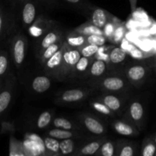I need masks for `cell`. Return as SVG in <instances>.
I'll return each instance as SVG.
<instances>
[{
    "mask_svg": "<svg viewBox=\"0 0 156 156\" xmlns=\"http://www.w3.org/2000/svg\"><path fill=\"white\" fill-rule=\"evenodd\" d=\"M78 121L90 133L94 134L95 136L105 135L107 133L106 126L104 124L103 122L98 118L94 114H88V113H80L77 115Z\"/></svg>",
    "mask_w": 156,
    "mask_h": 156,
    "instance_id": "obj_9",
    "label": "cell"
},
{
    "mask_svg": "<svg viewBox=\"0 0 156 156\" xmlns=\"http://www.w3.org/2000/svg\"><path fill=\"white\" fill-rule=\"evenodd\" d=\"M66 5L76 9L79 12L87 16L89 11L94 5L88 0H62Z\"/></svg>",
    "mask_w": 156,
    "mask_h": 156,
    "instance_id": "obj_28",
    "label": "cell"
},
{
    "mask_svg": "<svg viewBox=\"0 0 156 156\" xmlns=\"http://www.w3.org/2000/svg\"><path fill=\"white\" fill-rule=\"evenodd\" d=\"M107 140L105 136H101L96 140H91L88 143H85L83 146L77 148L76 150L73 152L71 156H91L94 155L98 152L102 143Z\"/></svg>",
    "mask_w": 156,
    "mask_h": 156,
    "instance_id": "obj_19",
    "label": "cell"
},
{
    "mask_svg": "<svg viewBox=\"0 0 156 156\" xmlns=\"http://www.w3.org/2000/svg\"><path fill=\"white\" fill-rule=\"evenodd\" d=\"M85 83L95 91L108 93H129L133 88L123 73L114 72H108L100 79Z\"/></svg>",
    "mask_w": 156,
    "mask_h": 156,
    "instance_id": "obj_1",
    "label": "cell"
},
{
    "mask_svg": "<svg viewBox=\"0 0 156 156\" xmlns=\"http://www.w3.org/2000/svg\"><path fill=\"white\" fill-rule=\"evenodd\" d=\"M9 156H27L22 142L13 135H11L9 139Z\"/></svg>",
    "mask_w": 156,
    "mask_h": 156,
    "instance_id": "obj_33",
    "label": "cell"
},
{
    "mask_svg": "<svg viewBox=\"0 0 156 156\" xmlns=\"http://www.w3.org/2000/svg\"><path fill=\"white\" fill-rule=\"evenodd\" d=\"M90 105H91V108L94 109V111H97L99 114H102L104 116H106V117H111V118H114L116 117L115 114L112 112L111 110L108 108V106L105 105L103 102H101V101L97 100V99L94 98L93 100H91L90 101Z\"/></svg>",
    "mask_w": 156,
    "mask_h": 156,
    "instance_id": "obj_36",
    "label": "cell"
},
{
    "mask_svg": "<svg viewBox=\"0 0 156 156\" xmlns=\"http://www.w3.org/2000/svg\"><path fill=\"white\" fill-rule=\"evenodd\" d=\"M155 152L156 145L154 143L152 136L146 137L142 143L140 156H155Z\"/></svg>",
    "mask_w": 156,
    "mask_h": 156,
    "instance_id": "obj_35",
    "label": "cell"
},
{
    "mask_svg": "<svg viewBox=\"0 0 156 156\" xmlns=\"http://www.w3.org/2000/svg\"><path fill=\"white\" fill-rule=\"evenodd\" d=\"M126 33V27L122 21H120L117 24L114 30V34L111 38V43L114 44H120L123 41Z\"/></svg>",
    "mask_w": 156,
    "mask_h": 156,
    "instance_id": "obj_37",
    "label": "cell"
},
{
    "mask_svg": "<svg viewBox=\"0 0 156 156\" xmlns=\"http://www.w3.org/2000/svg\"><path fill=\"white\" fill-rule=\"evenodd\" d=\"M152 70H153V71L155 72V74H156V68H155V69H152Z\"/></svg>",
    "mask_w": 156,
    "mask_h": 156,
    "instance_id": "obj_49",
    "label": "cell"
},
{
    "mask_svg": "<svg viewBox=\"0 0 156 156\" xmlns=\"http://www.w3.org/2000/svg\"><path fill=\"white\" fill-rule=\"evenodd\" d=\"M26 0H13L14 3H15L16 5H18L19 7H21V5H22L23 2H24Z\"/></svg>",
    "mask_w": 156,
    "mask_h": 156,
    "instance_id": "obj_47",
    "label": "cell"
},
{
    "mask_svg": "<svg viewBox=\"0 0 156 156\" xmlns=\"http://www.w3.org/2000/svg\"><path fill=\"white\" fill-rule=\"evenodd\" d=\"M115 156H136L137 143L129 140H117Z\"/></svg>",
    "mask_w": 156,
    "mask_h": 156,
    "instance_id": "obj_22",
    "label": "cell"
},
{
    "mask_svg": "<svg viewBox=\"0 0 156 156\" xmlns=\"http://www.w3.org/2000/svg\"><path fill=\"white\" fill-rule=\"evenodd\" d=\"M94 98L103 102L116 116L122 117L130 97L129 93L102 92V94L98 95V97Z\"/></svg>",
    "mask_w": 156,
    "mask_h": 156,
    "instance_id": "obj_5",
    "label": "cell"
},
{
    "mask_svg": "<svg viewBox=\"0 0 156 156\" xmlns=\"http://www.w3.org/2000/svg\"><path fill=\"white\" fill-rule=\"evenodd\" d=\"M22 143L27 156H50L46 150L43 139L36 134L26 135Z\"/></svg>",
    "mask_w": 156,
    "mask_h": 156,
    "instance_id": "obj_12",
    "label": "cell"
},
{
    "mask_svg": "<svg viewBox=\"0 0 156 156\" xmlns=\"http://www.w3.org/2000/svg\"><path fill=\"white\" fill-rule=\"evenodd\" d=\"M15 77L9 76L2 88H0V117L4 114L10 106L13 98Z\"/></svg>",
    "mask_w": 156,
    "mask_h": 156,
    "instance_id": "obj_14",
    "label": "cell"
},
{
    "mask_svg": "<svg viewBox=\"0 0 156 156\" xmlns=\"http://www.w3.org/2000/svg\"><path fill=\"white\" fill-rule=\"evenodd\" d=\"M76 139L59 140V156H71L76 150Z\"/></svg>",
    "mask_w": 156,
    "mask_h": 156,
    "instance_id": "obj_32",
    "label": "cell"
},
{
    "mask_svg": "<svg viewBox=\"0 0 156 156\" xmlns=\"http://www.w3.org/2000/svg\"><path fill=\"white\" fill-rule=\"evenodd\" d=\"M66 34V32L56 23L45 34L36 41L34 48L37 57L49 46L65 37Z\"/></svg>",
    "mask_w": 156,
    "mask_h": 156,
    "instance_id": "obj_8",
    "label": "cell"
},
{
    "mask_svg": "<svg viewBox=\"0 0 156 156\" xmlns=\"http://www.w3.org/2000/svg\"><path fill=\"white\" fill-rule=\"evenodd\" d=\"M54 118V114L51 111H45L41 113L36 120L35 126L38 129H44L50 127Z\"/></svg>",
    "mask_w": 156,
    "mask_h": 156,
    "instance_id": "obj_31",
    "label": "cell"
},
{
    "mask_svg": "<svg viewBox=\"0 0 156 156\" xmlns=\"http://www.w3.org/2000/svg\"><path fill=\"white\" fill-rule=\"evenodd\" d=\"M108 73V69L106 62L94 58L88 69V76H87V79H85V82L100 79Z\"/></svg>",
    "mask_w": 156,
    "mask_h": 156,
    "instance_id": "obj_20",
    "label": "cell"
},
{
    "mask_svg": "<svg viewBox=\"0 0 156 156\" xmlns=\"http://www.w3.org/2000/svg\"><path fill=\"white\" fill-rule=\"evenodd\" d=\"M64 41H65V37L59 40V41L54 43V44H51V45L49 46L47 48H46L45 50L37 57L38 59V60H39L41 66H42L47 59H50L52 56H53L56 52L59 51V50L62 48V45H63L64 44Z\"/></svg>",
    "mask_w": 156,
    "mask_h": 156,
    "instance_id": "obj_27",
    "label": "cell"
},
{
    "mask_svg": "<svg viewBox=\"0 0 156 156\" xmlns=\"http://www.w3.org/2000/svg\"><path fill=\"white\" fill-rule=\"evenodd\" d=\"M146 62H147V64L150 66L152 69L156 68V56L153 58H150V59H148V60H146Z\"/></svg>",
    "mask_w": 156,
    "mask_h": 156,
    "instance_id": "obj_45",
    "label": "cell"
},
{
    "mask_svg": "<svg viewBox=\"0 0 156 156\" xmlns=\"http://www.w3.org/2000/svg\"><path fill=\"white\" fill-rule=\"evenodd\" d=\"M44 146L50 156H59V140L46 136L43 138Z\"/></svg>",
    "mask_w": 156,
    "mask_h": 156,
    "instance_id": "obj_34",
    "label": "cell"
},
{
    "mask_svg": "<svg viewBox=\"0 0 156 156\" xmlns=\"http://www.w3.org/2000/svg\"><path fill=\"white\" fill-rule=\"evenodd\" d=\"M39 2L47 8H53L56 5L58 0H39Z\"/></svg>",
    "mask_w": 156,
    "mask_h": 156,
    "instance_id": "obj_44",
    "label": "cell"
},
{
    "mask_svg": "<svg viewBox=\"0 0 156 156\" xmlns=\"http://www.w3.org/2000/svg\"><path fill=\"white\" fill-rule=\"evenodd\" d=\"M107 42H108V40L106 39V37L104 35L93 34L86 37L87 44H93V45H96L98 47L105 45Z\"/></svg>",
    "mask_w": 156,
    "mask_h": 156,
    "instance_id": "obj_41",
    "label": "cell"
},
{
    "mask_svg": "<svg viewBox=\"0 0 156 156\" xmlns=\"http://www.w3.org/2000/svg\"><path fill=\"white\" fill-rule=\"evenodd\" d=\"M74 30L85 37H88L93 34L103 35V30H102V29L94 26L89 21L81 24L80 26L75 28Z\"/></svg>",
    "mask_w": 156,
    "mask_h": 156,
    "instance_id": "obj_30",
    "label": "cell"
},
{
    "mask_svg": "<svg viewBox=\"0 0 156 156\" xmlns=\"http://www.w3.org/2000/svg\"><path fill=\"white\" fill-rule=\"evenodd\" d=\"M5 26H6V21L5 18V15L0 7V38L2 37L5 32Z\"/></svg>",
    "mask_w": 156,
    "mask_h": 156,
    "instance_id": "obj_43",
    "label": "cell"
},
{
    "mask_svg": "<svg viewBox=\"0 0 156 156\" xmlns=\"http://www.w3.org/2000/svg\"><path fill=\"white\" fill-rule=\"evenodd\" d=\"M95 90L91 87L76 88L59 91L55 98V103L57 105L79 104L89 97Z\"/></svg>",
    "mask_w": 156,
    "mask_h": 156,
    "instance_id": "obj_7",
    "label": "cell"
},
{
    "mask_svg": "<svg viewBox=\"0 0 156 156\" xmlns=\"http://www.w3.org/2000/svg\"><path fill=\"white\" fill-rule=\"evenodd\" d=\"M152 69L146 61H128L121 73L124 75L133 87L140 88L147 82L152 74Z\"/></svg>",
    "mask_w": 156,
    "mask_h": 156,
    "instance_id": "obj_2",
    "label": "cell"
},
{
    "mask_svg": "<svg viewBox=\"0 0 156 156\" xmlns=\"http://www.w3.org/2000/svg\"><path fill=\"white\" fill-rule=\"evenodd\" d=\"M62 51H63V47H62V48L59 51L56 52L53 56H52L50 59H47L42 65L44 74L47 75L51 79L58 80L61 63H62Z\"/></svg>",
    "mask_w": 156,
    "mask_h": 156,
    "instance_id": "obj_15",
    "label": "cell"
},
{
    "mask_svg": "<svg viewBox=\"0 0 156 156\" xmlns=\"http://www.w3.org/2000/svg\"><path fill=\"white\" fill-rule=\"evenodd\" d=\"M152 139H153L154 143H155V145H156V133L154 134L153 136H152Z\"/></svg>",
    "mask_w": 156,
    "mask_h": 156,
    "instance_id": "obj_48",
    "label": "cell"
},
{
    "mask_svg": "<svg viewBox=\"0 0 156 156\" xmlns=\"http://www.w3.org/2000/svg\"><path fill=\"white\" fill-rule=\"evenodd\" d=\"M127 52L119 47L111 46L109 50V60L108 62V72L121 73L122 69L128 62Z\"/></svg>",
    "mask_w": 156,
    "mask_h": 156,
    "instance_id": "obj_11",
    "label": "cell"
},
{
    "mask_svg": "<svg viewBox=\"0 0 156 156\" xmlns=\"http://www.w3.org/2000/svg\"><path fill=\"white\" fill-rule=\"evenodd\" d=\"M50 126L53 128H59V129H66V130H73L82 132V125L80 123H77L74 121L65 118V117H55L52 121Z\"/></svg>",
    "mask_w": 156,
    "mask_h": 156,
    "instance_id": "obj_24",
    "label": "cell"
},
{
    "mask_svg": "<svg viewBox=\"0 0 156 156\" xmlns=\"http://www.w3.org/2000/svg\"><path fill=\"white\" fill-rule=\"evenodd\" d=\"M120 20L117 18H116L115 16L113 15L111 19L104 26V27L102 28L103 30V35L106 37V39L108 40V41L111 42V38H112L113 34H114V30H115L116 25L118 22H120Z\"/></svg>",
    "mask_w": 156,
    "mask_h": 156,
    "instance_id": "obj_38",
    "label": "cell"
},
{
    "mask_svg": "<svg viewBox=\"0 0 156 156\" xmlns=\"http://www.w3.org/2000/svg\"><path fill=\"white\" fill-rule=\"evenodd\" d=\"M65 42L68 46L74 48L79 49L86 43V37L74 30L66 32L65 37Z\"/></svg>",
    "mask_w": 156,
    "mask_h": 156,
    "instance_id": "obj_26",
    "label": "cell"
},
{
    "mask_svg": "<svg viewBox=\"0 0 156 156\" xmlns=\"http://www.w3.org/2000/svg\"><path fill=\"white\" fill-rule=\"evenodd\" d=\"M39 0H26L20 7L21 24L24 29H27L41 15Z\"/></svg>",
    "mask_w": 156,
    "mask_h": 156,
    "instance_id": "obj_10",
    "label": "cell"
},
{
    "mask_svg": "<svg viewBox=\"0 0 156 156\" xmlns=\"http://www.w3.org/2000/svg\"><path fill=\"white\" fill-rule=\"evenodd\" d=\"M111 46L103 45L98 47L97 53L94 56V59H100V60L104 61L108 65V60H109V50Z\"/></svg>",
    "mask_w": 156,
    "mask_h": 156,
    "instance_id": "obj_40",
    "label": "cell"
},
{
    "mask_svg": "<svg viewBox=\"0 0 156 156\" xmlns=\"http://www.w3.org/2000/svg\"><path fill=\"white\" fill-rule=\"evenodd\" d=\"M128 54L130 55V56L135 59H141L144 58V53H143L141 50H138L136 47H133L132 48L129 50Z\"/></svg>",
    "mask_w": 156,
    "mask_h": 156,
    "instance_id": "obj_42",
    "label": "cell"
},
{
    "mask_svg": "<svg viewBox=\"0 0 156 156\" xmlns=\"http://www.w3.org/2000/svg\"><path fill=\"white\" fill-rule=\"evenodd\" d=\"M122 118L133 125L140 132L143 130L146 125V110L143 102L139 98L129 99Z\"/></svg>",
    "mask_w": 156,
    "mask_h": 156,
    "instance_id": "obj_3",
    "label": "cell"
},
{
    "mask_svg": "<svg viewBox=\"0 0 156 156\" xmlns=\"http://www.w3.org/2000/svg\"><path fill=\"white\" fill-rule=\"evenodd\" d=\"M112 16L113 15L108 11L93 5L86 17L88 18V21H89L91 24L102 29L104 26L111 19Z\"/></svg>",
    "mask_w": 156,
    "mask_h": 156,
    "instance_id": "obj_16",
    "label": "cell"
},
{
    "mask_svg": "<svg viewBox=\"0 0 156 156\" xmlns=\"http://www.w3.org/2000/svg\"><path fill=\"white\" fill-rule=\"evenodd\" d=\"M155 156H156V152H155Z\"/></svg>",
    "mask_w": 156,
    "mask_h": 156,
    "instance_id": "obj_50",
    "label": "cell"
},
{
    "mask_svg": "<svg viewBox=\"0 0 156 156\" xmlns=\"http://www.w3.org/2000/svg\"><path fill=\"white\" fill-rule=\"evenodd\" d=\"M93 59H94V57L89 58L81 56L67 80H73V79H84L85 80L86 79L88 69Z\"/></svg>",
    "mask_w": 156,
    "mask_h": 156,
    "instance_id": "obj_18",
    "label": "cell"
},
{
    "mask_svg": "<svg viewBox=\"0 0 156 156\" xmlns=\"http://www.w3.org/2000/svg\"><path fill=\"white\" fill-rule=\"evenodd\" d=\"M98 47L96 45H93V44H85V45L82 46V47L79 48V51H80L81 56H85V57H94L95 53H97Z\"/></svg>",
    "mask_w": 156,
    "mask_h": 156,
    "instance_id": "obj_39",
    "label": "cell"
},
{
    "mask_svg": "<svg viewBox=\"0 0 156 156\" xmlns=\"http://www.w3.org/2000/svg\"><path fill=\"white\" fill-rule=\"evenodd\" d=\"M129 4H130L131 11L133 12V11H135L136 9L137 1H138V0H129Z\"/></svg>",
    "mask_w": 156,
    "mask_h": 156,
    "instance_id": "obj_46",
    "label": "cell"
},
{
    "mask_svg": "<svg viewBox=\"0 0 156 156\" xmlns=\"http://www.w3.org/2000/svg\"><path fill=\"white\" fill-rule=\"evenodd\" d=\"M62 47H63V51H62V63H61L59 78H58L59 81H65L68 79L75 66L82 56L79 49L69 47L66 44L65 41Z\"/></svg>",
    "mask_w": 156,
    "mask_h": 156,
    "instance_id": "obj_6",
    "label": "cell"
},
{
    "mask_svg": "<svg viewBox=\"0 0 156 156\" xmlns=\"http://www.w3.org/2000/svg\"><path fill=\"white\" fill-rule=\"evenodd\" d=\"M56 23L44 14H41L34 22L27 29V33L31 37L37 40L50 30Z\"/></svg>",
    "mask_w": 156,
    "mask_h": 156,
    "instance_id": "obj_13",
    "label": "cell"
},
{
    "mask_svg": "<svg viewBox=\"0 0 156 156\" xmlns=\"http://www.w3.org/2000/svg\"><path fill=\"white\" fill-rule=\"evenodd\" d=\"M111 125L112 129L117 134L123 136L135 137L140 133L136 127L122 117L120 119L113 120L111 123Z\"/></svg>",
    "mask_w": 156,
    "mask_h": 156,
    "instance_id": "obj_17",
    "label": "cell"
},
{
    "mask_svg": "<svg viewBox=\"0 0 156 156\" xmlns=\"http://www.w3.org/2000/svg\"><path fill=\"white\" fill-rule=\"evenodd\" d=\"M51 78L47 75L35 76L31 81L30 86L35 93L42 94L50 89L51 86Z\"/></svg>",
    "mask_w": 156,
    "mask_h": 156,
    "instance_id": "obj_23",
    "label": "cell"
},
{
    "mask_svg": "<svg viewBox=\"0 0 156 156\" xmlns=\"http://www.w3.org/2000/svg\"><path fill=\"white\" fill-rule=\"evenodd\" d=\"M47 136L58 140H66V139H79L84 136L82 132L73 130H66V129H59V128L52 127L46 133Z\"/></svg>",
    "mask_w": 156,
    "mask_h": 156,
    "instance_id": "obj_21",
    "label": "cell"
},
{
    "mask_svg": "<svg viewBox=\"0 0 156 156\" xmlns=\"http://www.w3.org/2000/svg\"><path fill=\"white\" fill-rule=\"evenodd\" d=\"M9 67H10V57L8 51H0V88L4 85L7 79H9Z\"/></svg>",
    "mask_w": 156,
    "mask_h": 156,
    "instance_id": "obj_25",
    "label": "cell"
},
{
    "mask_svg": "<svg viewBox=\"0 0 156 156\" xmlns=\"http://www.w3.org/2000/svg\"><path fill=\"white\" fill-rule=\"evenodd\" d=\"M117 142L107 139L101 144L94 156H115Z\"/></svg>",
    "mask_w": 156,
    "mask_h": 156,
    "instance_id": "obj_29",
    "label": "cell"
},
{
    "mask_svg": "<svg viewBox=\"0 0 156 156\" xmlns=\"http://www.w3.org/2000/svg\"><path fill=\"white\" fill-rule=\"evenodd\" d=\"M28 41L22 30H18L15 34L10 41V54L12 62L17 69L24 66L27 51Z\"/></svg>",
    "mask_w": 156,
    "mask_h": 156,
    "instance_id": "obj_4",
    "label": "cell"
}]
</instances>
